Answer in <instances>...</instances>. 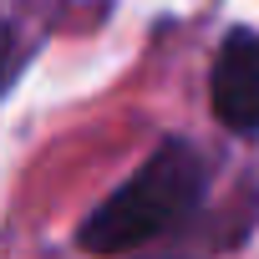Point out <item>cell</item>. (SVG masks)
<instances>
[{"label": "cell", "mask_w": 259, "mask_h": 259, "mask_svg": "<svg viewBox=\"0 0 259 259\" xmlns=\"http://www.w3.org/2000/svg\"><path fill=\"white\" fill-rule=\"evenodd\" d=\"M208 97H213V117L234 138H259V31L234 26L224 36L208 76Z\"/></svg>", "instance_id": "obj_2"}, {"label": "cell", "mask_w": 259, "mask_h": 259, "mask_svg": "<svg viewBox=\"0 0 259 259\" xmlns=\"http://www.w3.org/2000/svg\"><path fill=\"white\" fill-rule=\"evenodd\" d=\"M31 51H36V36H26L21 21L0 16V97H6V87L21 76V66L31 61Z\"/></svg>", "instance_id": "obj_3"}, {"label": "cell", "mask_w": 259, "mask_h": 259, "mask_svg": "<svg viewBox=\"0 0 259 259\" xmlns=\"http://www.w3.org/2000/svg\"><path fill=\"white\" fill-rule=\"evenodd\" d=\"M208 188V163L193 143H163L133 178H127L107 203H97V213H87L81 224V249L87 254H127L148 239H158L163 229L183 224Z\"/></svg>", "instance_id": "obj_1"}]
</instances>
